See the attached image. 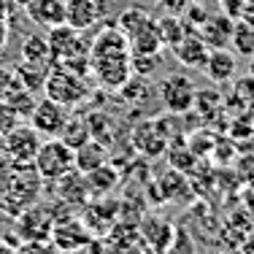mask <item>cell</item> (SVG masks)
Here are the masks:
<instances>
[{"label":"cell","mask_w":254,"mask_h":254,"mask_svg":"<svg viewBox=\"0 0 254 254\" xmlns=\"http://www.w3.org/2000/svg\"><path fill=\"white\" fill-rule=\"evenodd\" d=\"M27 16L41 27H57L65 22V0H30L25 5Z\"/></svg>","instance_id":"7c38bea8"},{"label":"cell","mask_w":254,"mask_h":254,"mask_svg":"<svg viewBox=\"0 0 254 254\" xmlns=\"http://www.w3.org/2000/svg\"><path fill=\"white\" fill-rule=\"evenodd\" d=\"M19 87V78H16L14 70H5V68H0V100H5L14 89Z\"/></svg>","instance_id":"4316f807"},{"label":"cell","mask_w":254,"mask_h":254,"mask_svg":"<svg viewBox=\"0 0 254 254\" xmlns=\"http://www.w3.org/2000/svg\"><path fill=\"white\" fill-rule=\"evenodd\" d=\"M22 57H25L27 65H35V68L52 70V52H49V41L44 35H30L22 46Z\"/></svg>","instance_id":"9a60e30c"},{"label":"cell","mask_w":254,"mask_h":254,"mask_svg":"<svg viewBox=\"0 0 254 254\" xmlns=\"http://www.w3.org/2000/svg\"><path fill=\"white\" fill-rule=\"evenodd\" d=\"M238 95H241V100H246V106L249 108H254V73H249V76H244L238 81Z\"/></svg>","instance_id":"83f0119b"},{"label":"cell","mask_w":254,"mask_h":254,"mask_svg":"<svg viewBox=\"0 0 254 254\" xmlns=\"http://www.w3.org/2000/svg\"><path fill=\"white\" fill-rule=\"evenodd\" d=\"M60 141H65L70 149H81L84 143L89 141V125H87V117H68V122H65L63 132H60Z\"/></svg>","instance_id":"e0dca14e"},{"label":"cell","mask_w":254,"mask_h":254,"mask_svg":"<svg viewBox=\"0 0 254 254\" xmlns=\"http://www.w3.org/2000/svg\"><path fill=\"white\" fill-rule=\"evenodd\" d=\"M230 49L241 57H252L254 54V27L238 19L233 25V38H230Z\"/></svg>","instance_id":"ffe728a7"},{"label":"cell","mask_w":254,"mask_h":254,"mask_svg":"<svg viewBox=\"0 0 254 254\" xmlns=\"http://www.w3.org/2000/svg\"><path fill=\"white\" fill-rule=\"evenodd\" d=\"M160 254H195V244L184 230H173V238L168 241V246Z\"/></svg>","instance_id":"cb8c5ba5"},{"label":"cell","mask_w":254,"mask_h":254,"mask_svg":"<svg viewBox=\"0 0 254 254\" xmlns=\"http://www.w3.org/2000/svg\"><path fill=\"white\" fill-rule=\"evenodd\" d=\"M233 25L235 19L230 14H208L197 25V35L205 41L208 49H230V38H233Z\"/></svg>","instance_id":"52a82bcc"},{"label":"cell","mask_w":254,"mask_h":254,"mask_svg":"<svg viewBox=\"0 0 254 254\" xmlns=\"http://www.w3.org/2000/svg\"><path fill=\"white\" fill-rule=\"evenodd\" d=\"M173 54H176V60L181 65H187V68H203L205 57H208V46L197 35V30H187L184 38L173 46Z\"/></svg>","instance_id":"30bf717a"},{"label":"cell","mask_w":254,"mask_h":254,"mask_svg":"<svg viewBox=\"0 0 254 254\" xmlns=\"http://www.w3.org/2000/svg\"><path fill=\"white\" fill-rule=\"evenodd\" d=\"M100 22V5L95 0H65V25L78 33L95 27Z\"/></svg>","instance_id":"9c48e42d"},{"label":"cell","mask_w":254,"mask_h":254,"mask_svg":"<svg viewBox=\"0 0 254 254\" xmlns=\"http://www.w3.org/2000/svg\"><path fill=\"white\" fill-rule=\"evenodd\" d=\"M195 84L184 73H171L160 87V100L168 114H187L190 108H195Z\"/></svg>","instance_id":"5b68a950"},{"label":"cell","mask_w":254,"mask_h":254,"mask_svg":"<svg viewBox=\"0 0 254 254\" xmlns=\"http://www.w3.org/2000/svg\"><path fill=\"white\" fill-rule=\"evenodd\" d=\"M106 149L100 146V141H92L89 138L87 143H84L81 149H76V168L81 173H87V171H92V168H98L100 162H106Z\"/></svg>","instance_id":"ac0fdd59"},{"label":"cell","mask_w":254,"mask_h":254,"mask_svg":"<svg viewBox=\"0 0 254 254\" xmlns=\"http://www.w3.org/2000/svg\"><path fill=\"white\" fill-rule=\"evenodd\" d=\"M160 65V57L157 54H132L130 52V70H135L138 76H152Z\"/></svg>","instance_id":"7402d4cb"},{"label":"cell","mask_w":254,"mask_h":254,"mask_svg":"<svg viewBox=\"0 0 254 254\" xmlns=\"http://www.w3.org/2000/svg\"><path fill=\"white\" fill-rule=\"evenodd\" d=\"M0 254H14V249H8V246H0Z\"/></svg>","instance_id":"d6a6232c"},{"label":"cell","mask_w":254,"mask_h":254,"mask_svg":"<svg viewBox=\"0 0 254 254\" xmlns=\"http://www.w3.org/2000/svg\"><path fill=\"white\" fill-rule=\"evenodd\" d=\"M249 73H254V54L249 57Z\"/></svg>","instance_id":"836d02e7"},{"label":"cell","mask_w":254,"mask_h":254,"mask_svg":"<svg viewBox=\"0 0 254 254\" xmlns=\"http://www.w3.org/2000/svg\"><path fill=\"white\" fill-rule=\"evenodd\" d=\"M44 92H46V98H52L54 103H60V106L73 108L78 103H84V98L89 95V87H87V81H84V76L70 73V70L54 65L49 73H46Z\"/></svg>","instance_id":"3957f363"},{"label":"cell","mask_w":254,"mask_h":254,"mask_svg":"<svg viewBox=\"0 0 254 254\" xmlns=\"http://www.w3.org/2000/svg\"><path fill=\"white\" fill-rule=\"evenodd\" d=\"M5 227H8V222H5V219H3V214H0V235L5 233Z\"/></svg>","instance_id":"1f68e13d"},{"label":"cell","mask_w":254,"mask_h":254,"mask_svg":"<svg viewBox=\"0 0 254 254\" xmlns=\"http://www.w3.org/2000/svg\"><path fill=\"white\" fill-rule=\"evenodd\" d=\"M241 203H244V208L254 214V187H244L241 190Z\"/></svg>","instance_id":"f546056e"},{"label":"cell","mask_w":254,"mask_h":254,"mask_svg":"<svg viewBox=\"0 0 254 254\" xmlns=\"http://www.w3.org/2000/svg\"><path fill=\"white\" fill-rule=\"evenodd\" d=\"M238 19H244L246 25L254 27V0H244L238 8Z\"/></svg>","instance_id":"f1b7e54d"},{"label":"cell","mask_w":254,"mask_h":254,"mask_svg":"<svg viewBox=\"0 0 254 254\" xmlns=\"http://www.w3.org/2000/svg\"><path fill=\"white\" fill-rule=\"evenodd\" d=\"M132 143H135L138 152H143L149 157H160L168 149L171 138L165 135V130L160 127L157 119H143V122H138L135 130H132Z\"/></svg>","instance_id":"ba28073f"},{"label":"cell","mask_w":254,"mask_h":254,"mask_svg":"<svg viewBox=\"0 0 254 254\" xmlns=\"http://www.w3.org/2000/svg\"><path fill=\"white\" fill-rule=\"evenodd\" d=\"M57 246L49 244L46 238H35V241H22L19 249H14V254H54Z\"/></svg>","instance_id":"484cf974"},{"label":"cell","mask_w":254,"mask_h":254,"mask_svg":"<svg viewBox=\"0 0 254 254\" xmlns=\"http://www.w3.org/2000/svg\"><path fill=\"white\" fill-rule=\"evenodd\" d=\"M68 108L60 106V103H54L52 98H44L35 103L33 114L27 117V125H33L35 130L41 132L44 138H57L60 132H63L65 122H68Z\"/></svg>","instance_id":"8992f818"},{"label":"cell","mask_w":254,"mask_h":254,"mask_svg":"<svg viewBox=\"0 0 254 254\" xmlns=\"http://www.w3.org/2000/svg\"><path fill=\"white\" fill-rule=\"evenodd\" d=\"M25 119L19 117V111H16L14 106H11L8 100H0V138L8 135L11 130H14L16 125H22Z\"/></svg>","instance_id":"603a6c76"},{"label":"cell","mask_w":254,"mask_h":254,"mask_svg":"<svg viewBox=\"0 0 254 254\" xmlns=\"http://www.w3.org/2000/svg\"><path fill=\"white\" fill-rule=\"evenodd\" d=\"M84 179H87V187H89V195H106V192H111L114 187H117L119 181V173L114 165H108V162H100L98 168H92V171L84 173Z\"/></svg>","instance_id":"2e32d148"},{"label":"cell","mask_w":254,"mask_h":254,"mask_svg":"<svg viewBox=\"0 0 254 254\" xmlns=\"http://www.w3.org/2000/svg\"><path fill=\"white\" fill-rule=\"evenodd\" d=\"M33 168L44 181H57L68 171L76 168V152L60 138H44L38 154L33 160Z\"/></svg>","instance_id":"7a4b0ae2"},{"label":"cell","mask_w":254,"mask_h":254,"mask_svg":"<svg viewBox=\"0 0 254 254\" xmlns=\"http://www.w3.org/2000/svg\"><path fill=\"white\" fill-rule=\"evenodd\" d=\"M52 241L57 249L76 252L78 246H84L89 241V233H84V227L76 219H57L52 225Z\"/></svg>","instance_id":"4fadbf2b"},{"label":"cell","mask_w":254,"mask_h":254,"mask_svg":"<svg viewBox=\"0 0 254 254\" xmlns=\"http://www.w3.org/2000/svg\"><path fill=\"white\" fill-rule=\"evenodd\" d=\"M235 52L233 49H208V57L203 63L205 76L214 84H225L235 76Z\"/></svg>","instance_id":"8fae6325"},{"label":"cell","mask_w":254,"mask_h":254,"mask_svg":"<svg viewBox=\"0 0 254 254\" xmlns=\"http://www.w3.org/2000/svg\"><path fill=\"white\" fill-rule=\"evenodd\" d=\"M89 73L106 89H122L130 81V44L119 27H106L92 41Z\"/></svg>","instance_id":"6da1fadb"},{"label":"cell","mask_w":254,"mask_h":254,"mask_svg":"<svg viewBox=\"0 0 254 254\" xmlns=\"http://www.w3.org/2000/svg\"><path fill=\"white\" fill-rule=\"evenodd\" d=\"M157 30H160V41H162V46H176L181 38H184V33L190 27H187V22L184 19H179V16H162V19H157Z\"/></svg>","instance_id":"d6986e66"},{"label":"cell","mask_w":254,"mask_h":254,"mask_svg":"<svg viewBox=\"0 0 254 254\" xmlns=\"http://www.w3.org/2000/svg\"><path fill=\"white\" fill-rule=\"evenodd\" d=\"M5 100H8L11 106L16 108V111H19V117H22V119H27L30 114H33L35 103H38V100H35V92H33V89L22 87V84H19V87H16V89H14V92H11Z\"/></svg>","instance_id":"44dd1931"},{"label":"cell","mask_w":254,"mask_h":254,"mask_svg":"<svg viewBox=\"0 0 254 254\" xmlns=\"http://www.w3.org/2000/svg\"><path fill=\"white\" fill-rule=\"evenodd\" d=\"M11 3H14V0H0V22H5V19H8Z\"/></svg>","instance_id":"4dcf8cb0"},{"label":"cell","mask_w":254,"mask_h":254,"mask_svg":"<svg viewBox=\"0 0 254 254\" xmlns=\"http://www.w3.org/2000/svg\"><path fill=\"white\" fill-rule=\"evenodd\" d=\"M235 176L244 187H254V152H244L235 165Z\"/></svg>","instance_id":"d4e9b609"},{"label":"cell","mask_w":254,"mask_h":254,"mask_svg":"<svg viewBox=\"0 0 254 254\" xmlns=\"http://www.w3.org/2000/svg\"><path fill=\"white\" fill-rule=\"evenodd\" d=\"M14 3H16V5H22V8H25V5L30 3V0H14Z\"/></svg>","instance_id":"e575fe53"},{"label":"cell","mask_w":254,"mask_h":254,"mask_svg":"<svg viewBox=\"0 0 254 254\" xmlns=\"http://www.w3.org/2000/svg\"><path fill=\"white\" fill-rule=\"evenodd\" d=\"M44 135L35 130L33 125H16L8 135H3V152L11 165H33L35 154H38Z\"/></svg>","instance_id":"277c9868"},{"label":"cell","mask_w":254,"mask_h":254,"mask_svg":"<svg viewBox=\"0 0 254 254\" xmlns=\"http://www.w3.org/2000/svg\"><path fill=\"white\" fill-rule=\"evenodd\" d=\"M57 195H60V200L73 203V205L87 200L89 187H87V179H84V173L78 168H73V171H68L65 176L57 179Z\"/></svg>","instance_id":"5bb4252c"}]
</instances>
